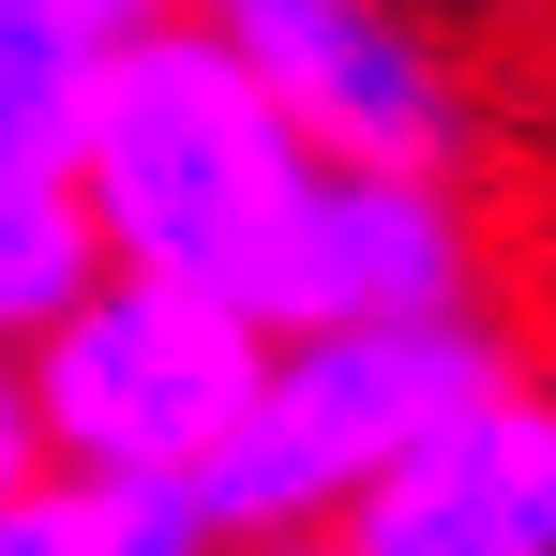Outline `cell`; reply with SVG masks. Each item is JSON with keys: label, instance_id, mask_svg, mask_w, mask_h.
Wrapping results in <instances>:
<instances>
[{"label": "cell", "instance_id": "1", "mask_svg": "<svg viewBox=\"0 0 556 556\" xmlns=\"http://www.w3.org/2000/svg\"><path fill=\"white\" fill-rule=\"evenodd\" d=\"M76 181H91L121 271L211 286V301H241L256 331H286V271H301V226H316L331 151H316L195 15H151V30L105 46L91 121H76Z\"/></svg>", "mask_w": 556, "mask_h": 556}, {"label": "cell", "instance_id": "2", "mask_svg": "<svg viewBox=\"0 0 556 556\" xmlns=\"http://www.w3.org/2000/svg\"><path fill=\"white\" fill-rule=\"evenodd\" d=\"M481 376H511V331H496V316H331V331H271V362L241 391L226 452L195 466V527L226 556L331 542V511H346L437 406H466Z\"/></svg>", "mask_w": 556, "mask_h": 556}, {"label": "cell", "instance_id": "3", "mask_svg": "<svg viewBox=\"0 0 556 556\" xmlns=\"http://www.w3.org/2000/svg\"><path fill=\"white\" fill-rule=\"evenodd\" d=\"M256 362H271V331H256L241 301L166 286V271H121V256H105V286L76 316H46V331L15 346L46 466H61V481H151V496H195V466L226 452Z\"/></svg>", "mask_w": 556, "mask_h": 556}, {"label": "cell", "instance_id": "4", "mask_svg": "<svg viewBox=\"0 0 556 556\" xmlns=\"http://www.w3.org/2000/svg\"><path fill=\"white\" fill-rule=\"evenodd\" d=\"M181 15L331 166H466V91L406 0H181Z\"/></svg>", "mask_w": 556, "mask_h": 556}, {"label": "cell", "instance_id": "5", "mask_svg": "<svg viewBox=\"0 0 556 556\" xmlns=\"http://www.w3.org/2000/svg\"><path fill=\"white\" fill-rule=\"evenodd\" d=\"M331 556H556V376H481L331 511Z\"/></svg>", "mask_w": 556, "mask_h": 556}, {"label": "cell", "instance_id": "6", "mask_svg": "<svg viewBox=\"0 0 556 556\" xmlns=\"http://www.w3.org/2000/svg\"><path fill=\"white\" fill-rule=\"evenodd\" d=\"M331 316H481V211L452 166H331L301 271H286V331Z\"/></svg>", "mask_w": 556, "mask_h": 556}, {"label": "cell", "instance_id": "7", "mask_svg": "<svg viewBox=\"0 0 556 556\" xmlns=\"http://www.w3.org/2000/svg\"><path fill=\"white\" fill-rule=\"evenodd\" d=\"M105 30L91 0H0V181L15 166H76V121H91L105 76Z\"/></svg>", "mask_w": 556, "mask_h": 556}, {"label": "cell", "instance_id": "8", "mask_svg": "<svg viewBox=\"0 0 556 556\" xmlns=\"http://www.w3.org/2000/svg\"><path fill=\"white\" fill-rule=\"evenodd\" d=\"M105 286V211L76 166H15L0 181V346H30L46 316H76Z\"/></svg>", "mask_w": 556, "mask_h": 556}, {"label": "cell", "instance_id": "9", "mask_svg": "<svg viewBox=\"0 0 556 556\" xmlns=\"http://www.w3.org/2000/svg\"><path fill=\"white\" fill-rule=\"evenodd\" d=\"M15 481H46V437H30V376L0 346V496H15Z\"/></svg>", "mask_w": 556, "mask_h": 556}, {"label": "cell", "instance_id": "10", "mask_svg": "<svg viewBox=\"0 0 556 556\" xmlns=\"http://www.w3.org/2000/svg\"><path fill=\"white\" fill-rule=\"evenodd\" d=\"M91 15L105 30H151V15H181V0H91Z\"/></svg>", "mask_w": 556, "mask_h": 556}, {"label": "cell", "instance_id": "11", "mask_svg": "<svg viewBox=\"0 0 556 556\" xmlns=\"http://www.w3.org/2000/svg\"><path fill=\"white\" fill-rule=\"evenodd\" d=\"M256 556H331V542H256Z\"/></svg>", "mask_w": 556, "mask_h": 556}]
</instances>
